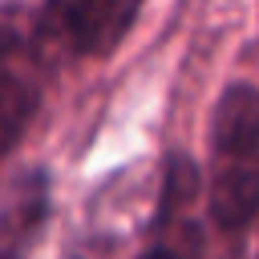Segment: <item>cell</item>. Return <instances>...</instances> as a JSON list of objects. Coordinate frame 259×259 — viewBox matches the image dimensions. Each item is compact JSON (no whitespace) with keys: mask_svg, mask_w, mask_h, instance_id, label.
Segmentation results:
<instances>
[{"mask_svg":"<svg viewBox=\"0 0 259 259\" xmlns=\"http://www.w3.org/2000/svg\"><path fill=\"white\" fill-rule=\"evenodd\" d=\"M206 206L219 231L239 235L259 214V89L235 81L210 113Z\"/></svg>","mask_w":259,"mask_h":259,"instance_id":"6da1fadb","label":"cell"},{"mask_svg":"<svg viewBox=\"0 0 259 259\" xmlns=\"http://www.w3.org/2000/svg\"><path fill=\"white\" fill-rule=\"evenodd\" d=\"M142 0H45L40 32L73 57H109L134 28Z\"/></svg>","mask_w":259,"mask_h":259,"instance_id":"7a4b0ae2","label":"cell"},{"mask_svg":"<svg viewBox=\"0 0 259 259\" xmlns=\"http://www.w3.org/2000/svg\"><path fill=\"white\" fill-rule=\"evenodd\" d=\"M32 109H36L32 49L24 40V28H16L12 12H0V158L16 146Z\"/></svg>","mask_w":259,"mask_h":259,"instance_id":"3957f363","label":"cell"},{"mask_svg":"<svg viewBox=\"0 0 259 259\" xmlns=\"http://www.w3.org/2000/svg\"><path fill=\"white\" fill-rule=\"evenodd\" d=\"M142 259H182V255H178L174 247H150V251H146Z\"/></svg>","mask_w":259,"mask_h":259,"instance_id":"277c9868","label":"cell"}]
</instances>
